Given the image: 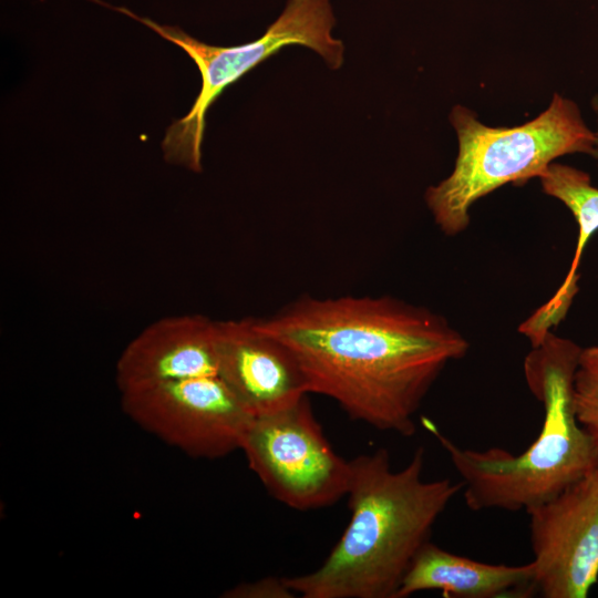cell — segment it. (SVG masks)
Returning a JSON list of instances; mask_svg holds the SVG:
<instances>
[{
    "label": "cell",
    "mask_w": 598,
    "mask_h": 598,
    "mask_svg": "<svg viewBox=\"0 0 598 598\" xmlns=\"http://www.w3.org/2000/svg\"><path fill=\"white\" fill-rule=\"evenodd\" d=\"M256 319L295 354L310 393L402 436L415 433L425 395L470 349L441 315L389 296L303 297Z\"/></svg>",
    "instance_id": "6da1fadb"
},
{
    "label": "cell",
    "mask_w": 598,
    "mask_h": 598,
    "mask_svg": "<svg viewBox=\"0 0 598 598\" xmlns=\"http://www.w3.org/2000/svg\"><path fill=\"white\" fill-rule=\"evenodd\" d=\"M425 450L419 446L401 470L379 448L350 461L348 505L342 536L316 570L285 577L302 598H395L437 518L463 482L422 477Z\"/></svg>",
    "instance_id": "7a4b0ae2"
},
{
    "label": "cell",
    "mask_w": 598,
    "mask_h": 598,
    "mask_svg": "<svg viewBox=\"0 0 598 598\" xmlns=\"http://www.w3.org/2000/svg\"><path fill=\"white\" fill-rule=\"evenodd\" d=\"M580 350L573 341L549 333L526 357V382L544 406V419L539 434L520 454L502 447L464 448L433 421L421 420L461 476L470 509L526 512L598 468V448L571 405V381Z\"/></svg>",
    "instance_id": "3957f363"
},
{
    "label": "cell",
    "mask_w": 598,
    "mask_h": 598,
    "mask_svg": "<svg viewBox=\"0 0 598 598\" xmlns=\"http://www.w3.org/2000/svg\"><path fill=\"white\" fill-rule=\"evenodd\" d=\"M450 118L458 140L455 166L425 193L436 225L447 236L465 230L472 205L496 188L539 178L566 154L598 158L596 132L586 125L577 104L557 93L546 111L519 126H486L462 105L453 107Z\"/></svg>",
    "instance_id": "277c9868"
},
{
    "label": "cell",
    "mask_w": 598,
    "mask_h": 598,
    "mask_svg": "<svg viewBox=\"0 0 598 598\" xmlns=\"http://www.w3.org/2000/svg\"><path fill=\"white\" fill-rule=\"evenodd\" d=\"M114 9L147 25L165 40L182 48L196 63L202 89L193 107L172 123L162 143L164 158L202 172V143L205 116L223 91L248 71L289 44H302L318 52L331 69L343 63V44L331 35L334 17L329 0H289L279 18L259 39L235 47H214L196 40L177 27L162 25L123 7Z\"/></svg>",
    "instance_id": "5b68a950"
},
{
    "label": "cell",
    "mask_w": 598,
    "mask_h": 598,
    "mask_svg": "<svg viewBox=\"0 0 598 598\" xmlns=\"http://www.w3.org/2000/svg\"><path fill=\"white\" fill-rule=\"evenodd\" d=\"M240 450L266 489L288 507L322 508L347 495L350 461L333 451L307 396L255 416Z\"/></svg>",
    "instance_id": "8992f818"
},
{
    "label": "cell",
    "mask_w": 598,
    "mask_h": 598,
    "mask_svg": "<svg viewBox=\"0 0 598 598\" xmlns=\"http://www.w3.org/2000/svg\"><path fill=\"white\" fill-rule=\"evenodd\" d=\"M121 393L140 427L189 456L215 460L240 450L254 415L218 375L169 380Z\"/></svg>",
    "instance_id": "52a82bcc"
},
{
    "label": "cell",
    "mask_w": 598,
    "mask_h": 598,
    "mask_svg": "<svg viewBox=\"0 0 598 598\" xmlns=\"http://www.w3.org/2000/svg\"><path fill=\"white\" fill-rule=\"evenodd\" d=\"M526 513L536 594L586 598L598 581V468Z\"/></svg>",
    "instance_id": "ba28073f"
},
{
    "label": "cell",
    "mask_w": 598,
    "mask_h": 598,
    "mask_svg": "<svg viewBox=\"0 0 598 598\" xmlns=\"http://www.w3.org/2000/svg\"><path fill=\"white\" fill-rule=\"evenodd\" d=\"M217 375L254 416L298 403L309 392L295 354L256 318L217 321Z\"/></svg>",
    "instance_id": "9c48e42d"
},
{
    "label": "cell",
    "mask_w": 598,
    "mask_h": 598,
    "mask_svg": "<svg viewBox=\"0 0 598 598\" xmlns=\"http://www.w3.org/2000/svg\"><path fill=\"white\" fill-rule=\"evenodd\" d=\"M217 371V321L181 315L158 319L127 343L116 362L115 381L122 392Z\"/></svg>",
    "instance_id": "30bf717a"
},
{
    "label": "cell",
    "mask_w": 598,
    "mask_h": 598,
    "mask_svg": "<svg viewBox=\"0 0 598 598\" xmlns=\"http://www.w3.org/2000/svg\"><path fill=\"white\" fill-rule=\"evenodd\" d=\"M440 590L448 598L530 597L536 594L533 561L518 566L487 564L426 542L411 563L395 598Z\"/></svg>",
    "instance_id": "8fae6325"
},
{
    "label": "cell",
    "mask_w": 598,
    "mask_h": 598,
    "mask_svg": "<svg viewBox=\"0 0 598 598\" xmlns=\"http://www.w3.org/2000/svg\"><path fill=\"white\" fill-rule=\"evenodd\" d=\"M544 192L564 203L578 224V239L570 269L556 293L527 320L526 329L544 337L566 316L578 291L577 269L589 238L598 230V188L588 173L576 167L550 163L539 177Z\"/></svg>",
    "instance_id": "7c38bea8"
},
{
    "label": "cell",
    "mask_w": 598,
    "mask_h": 598,
    "mask_svg": "<svg viewBox=\"0 0 598 598\" xmlns=\"http://www.w3.org/2000/svg\"><path fill=\"white\" fill-rule=\"evenodd\" d=\"M571 405L598 448V344L580 350L571 381Z\"/></svg>",
    "instance_id": "4fadbf2b"
},
{
    "label": "cell",
    "mask_w": 598,
    "mask_h": 598,
    "mask_svg": "<svg viewBox=\"0 0 598 598\" xmlns=\"http://www.w3.org/2000/svg\"><path fill=\"white\" fill-rule=\"evenodd\" d=\"M296 596L285 577H265L256 581L239 584L223 595L226 598H292Z\"/></svg>",
    "instance_id": "5bb4252c"
},
{
    "label": "cell",
    "mask_w": 598,
    "mask_h": 598,
    "mask_svg": "<svg viewBox=\"0 0 598 598\" xmlns=\"http://www.w3.org/2000/svg\"><path fill=\"white\" fill-rule=\"evenodd\" d=\"M591 106L597 115V122H598V94L594 96L591 101ZM596 136H597V145H598V131L596 132Z\"/></svg>",
    "instance_id": "9a60e30c"
}]
</instances>
